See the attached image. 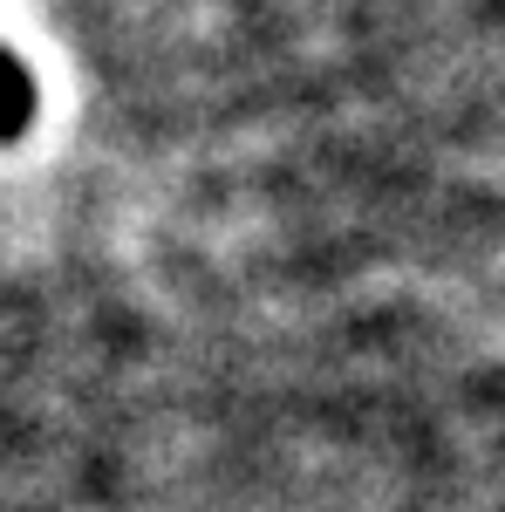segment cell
<instances>
[{"label": "cell", "mask_w": 505, "mask_h": 512, "mask_svg": "<svg viewBox=\"0 0 505 512\" xmlns=\"http://www.w3.org/2000/svg\"><path fill=\"white\" fill-rule=\"evenodd\" d=\"M35 76H28V62L14 55V48H0V144H21L28 130H35Z\"/></svg>", "instance_id": "obj_1"}]
</instances>
